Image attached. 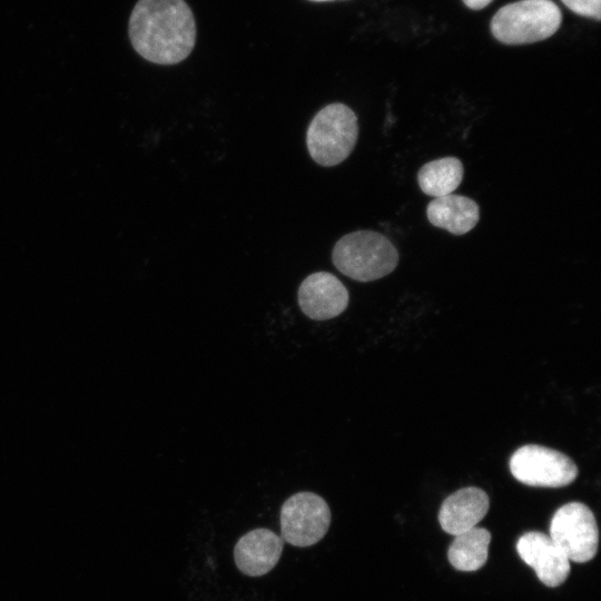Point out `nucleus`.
I'll return each mask as SVG.
<instances>
[{
    "label": "nucleus",
    "instance_id": "1",
    "mask_svg": "<svg viewBox=\"0 0 601 601\" xmlns=\"http://www.w3.org/2000/svg\"><path fill=\"white\" fill-rule=\"evenodd\" d=\"M128 36L144 59L169 66L191 53L197 28L185 0H138L129 17Z\"/></svg>",
    "mask_w": 601,
    "mask_h": 601
},
{
    "label": "nucleus",
    "instance_id": "2",
    "mask_svg": "<svg viewBox=\"0 0 601 601\" xmlns=\"http://www.w3.org/2000/svg\"><path fill=\"white\" fill-rule=\"evenodd\" d=\"M332 260L343 275L358 282H373L396 268L398 252L385 235L356 230L336 242Z\"/></svg>",
    "mask_w": 601,
    "mask_h": 601
},
{
    "label": "nucleus",
    "instance_id": "3",
    "mask_svg": "<svg viewBox=\"0 0 601 601\" xmlns=\"http://www.w3.org/2000/svg\"><path fill=\"white\" fill-rule=\"evenodd\" d=\"M561 21V10L552 0H519L500 8L490 28L501 43L516 46L550 38Z\"/></svg>",
    "mask_w": 601,
    "mask_h": 601
},
{
    "label": "nucleus",
    "instance_id": "4",
    "mask_svg": "<svg viewBox=\"0 0 601 601\" xmlns=\"http://www.w3.org/2000/svg\"><path fill=\"white\" fill-rule=\"evenodd\" d=\"M358 137L355 112L342 102L322 108L306 131L307 150L321 166L332 167L344 161L353 151Z\"/></svg>",
    "mask_w": 601,
    "mask_h": 601
},
{
    "label": "nucleus",
    "instance_id": "5",
    "mask_svg": "<svg viewBox=\"0 0 601 601\" xmlns=\"http://www.w3.org/2000/svg\"><path fill=\"white\" fill-rule=\"evenodd\" d=\"M331 510L326 501L313 492H298L280 508L282 539L298 548L319 542L331 525Z\"/></svg>",
    "mask_w": 601,
    "mask_h": 601
},
{
    "label": "nucleus",
    "instance_id": "6",
    "mask_svg": "<svg viewBox=\"0 0 601 601\" xmlns=\"http://www.w3.org/2000/svg\"><path fill=\"white\" fill-rule=\"evenodd\" d=\"M550 538L569 560L577 563L592 560L599 545V530L592 511L580 502L562 505L551 520Z\"/></svg>",
    "mask_w": 601,
    "mask_h": 601
},
{
    "label": "nucleus",
    "instance_id": "7",
    "mask_svg": "<svg viewBox=\"0 0 601 601\" xmlns=\"http://www.w3.org/2000/svg\"><path fill=\"white\" fill-rule=\"evenodd\" d=\"M510 471L519 482L540 487H562L578 475V467L568 455L535 444L521 446L513 453Z\"/></svg>",
    "mask_w": 601,
    "mask_h": 601
},
{
    "label": "nucleus",
    "instance_id": "8",
    "mask_svg": "<svg viewBox=\"0 0 601 601\" xmlns=\"http://www.w3.org/2000/svg\"><path fill=\"white\" fill-rule=\"evenodd\" d=\"M297 300L307 317L314 321H326L346 309L349 295L336 276L328 272H316L300 283Z\"/></svg>",
    "mask_w": 601,
    "mask_h": 601
},
{
    "label": "nucleus",
    "instance_id": "9",
    "mask_svg": "<svg viewBox=\"0 0 601 601\" xmlns=\"http://www.w3.org/2000/svg\"><path fill=\"white\" fill-rule=\"evenodd\" d=\"M516 551L546 587H559L570 574V560L544 533L536 531L524 533L516 542Z\"/></svg>",
    "mask_w": 601,
    "mask_h": 601
},
{
    "label": "nucleus",
    "instance_id": "10",
    "mask_svg": "<svg viewBox=\"0 0 601 601\" xmlns=\"http://www.w3.org/2000/svg\"><path fill=\"white\" fill-rule=\"evenodd\" d=\"M284 548V540L272 530L259 528L247 532L234 548L238 570L249 577H260L275 568Z\"/></svg>",
    "mask_w": 601,
    "mask_h": 601
},
{
    "label": "nucleus",
    "instance_id": "11",
    "mask_svg": "<svg viewBox=\"0 0 601 601\" xmlns=\"http://www.w3.org/2000/svg\"><path fill=\"white\" fill-rule=\"evenodd\" d=\"M487 494L474 486L463 487L447 496L439 512L442 529L452 535L471 530L486 515Z\"/></svg>",
    "mask_w": 601,
    "mask_h": 601
},
{
    "label": "nucleus",
    "instance_id": "12",
    "mask_svg": "<svg viewBox=\"0 0 601 601\" xmlns=\"http://www.w3.org/2000/svg\"><path fill=\"white\" fill-rule=\"evenodd\" d=\"M428 221L453 235H464L472 230L480 219V208L475 200L461 195L434 198L426 207Z\"/></svg>",
    "mask_w": 601,
    "mask_h": 601
},
{
    "label": "nucleus",
    "instance_id": "13",
    "mask_svg": "<svg viewBox=\"0 0 601 601\" xmlns=\"http://www.w3.org/2000/svg\"><path fill=\"white\" fill-rule=\"evenodd\" d=\"M464 168L456 157H443L424 164L417 173L421 190L434 198L452 194L463 179Z\"/></svg>",
    "mask_w": 601,
    "mask_h": 601
},
{
    "label": "nucleus",
    "instance_id": "14",
    "mask_svg": "<svg viewBox=\"0 0 601 601\" xmlns=\"http://www.w3.org/2000/svg\"><path fill=\"white\" fill-rule=\"evenodd\" d=\"M491 533L483 528H473L455 535L447 552L450 563L460 571L472 572L482 568L489 553Z\"/></svg>",
    "mask_w": 601,
    "mask_h": 601
},
{
    "label": "nucleus",
    "instance_id": "15",
    "mask_svg": "<svg viewBox=\"0 0 601 601\" xmlns=\"http://www.w3.org/2000/svg\"><path fill=\"white\" fill-rule=\"evenodd\" d=\"M574 13L592 18L597 21L601 19V0H561Z\"/></svg>",
    "mask_w": 601,
    "mask_h": 601
},
{
    "label": "nucleus",
    "instance_id": "16",
    "mask_svg": "<svg viewBox=\"0 0 601 601\" xmlns=\"http://www.w3.org/2000/svg\"><path fill=\"white\" fill-rule=\"evenodd\" d=\"M463 3L472 10H481L490 4L493 0H462Z\"/></svg>",
    "mask_w": 601,
    "mask_h": 601
},
{
    "label": "nucleus",
    "instance_id": "17",
    "mask_svg": "<svg viewBox=\"0 0 601 601\" xmlns=\"http://www.w3.org/2000/svg\"><path fill=\"white\" fill-rule=\"evenodd\" d=\"M308 1H313V2H326V1H334V0H308Z\"/></svg>",
    "mask_w": 601,
    "mask_h": 601
}]
</instances>
